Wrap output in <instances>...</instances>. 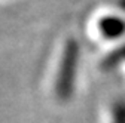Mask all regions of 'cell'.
<instances>
[{"mask_svg":"<svg viewBox=\"0 0 125 123\" xmlns=\"http://www.w3.org/2000/svg\"><path fill=\"white\" fill-rule=\"evenodd\" d=\"M77 59H79V46L74 39H69L64 44V52L61 56L58 76L55 82V94L60 101H69L74 90Z\"/></svg>","mask_w":125,"mask_h":123,"instance_id":"obj_1","label":"cell"},{"mask_svg":"<svg viewBox=\"0 0 125 123\" xmlns=\"http://www.w3.org/2000/svg\"><path fill=\"white\" fill-rule=\"evenodd\" d=\"M112 123H125V99H119L113 104Z\"/></svg>","mask_w":125,"mask_h":123,"instance_id":"obj_3","label":"cell"},{"mask_svg":"<svg viewBox=\"0 0 125 123\" xmlns=\"http://www.w3.org/2000/svg\"><path fill=\"white\" fill-rule=\"evenodd\" d=\"M98 28L104 37L116 39L125 33V21L119 17H106L100 19Z\"/></svg>","mask_w":125,"mask_h":123,"instance_id":"obj_2","label":"cell"},{"mask_svg":"<svg viewBox=\"0 0 125 123\" xmlns=\"http://www.w3.org/2000/svg\"><path fill=\"white\" fill-rule=\"evenodd\" d=\"M124 59H125V44L122 46V48L116 49L115 52H112L106 58V61L103 62V67L104 68H110V67L116 65L118 62H121V61H124Z\"/></svg>","mask_w":125,"mask_h":123,"instance_id":"obj_4","label":"cell"}]
</instances>
